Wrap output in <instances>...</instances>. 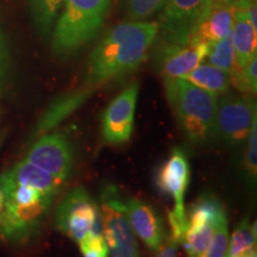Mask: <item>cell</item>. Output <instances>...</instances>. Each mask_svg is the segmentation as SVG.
I'll use <instances>...</instances> for the list:
<instances>
[{
  "label": "cell",
  "mask_w": 257,
  "mask_h": 257,
  "mask_svg": "<svg viewBox=\"0 0 257 257\" xmlns=\"http://www.w3.org/2000/svg\"><path fill=\"white\" fill-rule=\"evenodd\" d=\"M157 32V21H126L111 28L89 54L83 86L95 89L136 70L154 46Z\"/></svg>",
  "instance_id": "6da1fadb"
},
{
  "label": "cell",
  "mask_w": 257,
  "mask_h": 257,
  "mask_svg": "<svg viewBox=\"0 0 257 257\" xmlns=\"http://www.w3.org/2000/svg\"><path fill=\"white\" fill-rule=\"evenodd\" d=\"M113 0H64L51 31V49L68 59L98 36Z\"/></svg>",
  "instance_id": "7a4b0ae2"
},
{
  "label": "cell",
  "mask_w": 257,
  "mask_h": 257,
  "mask_svg": "<svg viewBox=\"0 0 257 257\" xmlns=\"http://www.w3.org/2000/svg\"><path fill=\"white\" fill-rule=\"evenodd\" d=\"M165 87L167 100L189 140H210L216 131L218 96L185 79H165Z\"/></svg>",
  "instance_id": "3957f363"
},
{
  "label": "cell",
  "mask_w": 257,
  "mask_h": 257,
  "mask_svg": "<svg viewBox=\"0 0 257 257\" xmlns=\"http://www.w3.org/2000/svg\"><path fill=\"white\" fill-rule=\"evenodd\" d=\"M99 208L108 257H137L138 248L128 221L126 204L121 200L119 192L114 186L110 185L102 188Z\"/></svg>",
  "instance_id": "277c9868"
},
{
  "label": "cell",
  "mask_w": 257,
  "mask_h": 257,
  "mask_svg": "<svg viewBox=\"0 0 257 257\" xmlns=\"http://www.w3.org/2000/svg\"><path fill=\"white\" fill-rule=\"evenodd\" d=\"M189 163L187 156L180 149L173 150L169 159L157 170L156 184L160 191L169 195L174 200V208L169 213L170 237L179 244L184 239L187 213L184 198L189 182Z\"/></svg>",
  "instance_id": "5b68a950"
},
{
  "label": "cell",
  "mask_w": 257,
  "mask_h": 257,
  "mask_svg": "<svg viewBox=\"0 0 257 257\" xmlns=\"http://www.w3.org/2000/svg\"><path fill=\"white\" fill-rule=\"evenodd\" d=\"M207 0H166L160 11L156 46L189 43L191 31Z\"/></svg>",
  "instance_id": "8992f818"
},
{
  "label": "cell",
  "mask_w": 257,
  "mask_h": 257,
  "mask_svg": "<svg viewBox=\"0 0 257 257\" xmlns=\"http://www.w3.org/2000/svg\"><path fill=\"white\" fill-rule=\"evenodd\" d=\"M226 213L223 204L213 195H204L187 213L182 244L188 257H204L220 216Z\"/></svg>",
  "instance_id": "52a82bcc"
},
{
  "label": "cell",
  "mask_w": 257,
  "mask_h": 257,
  "mask_svg": "<svg viewBox=\"0 0 257 257\" xmlns=\"http://www.w3.org/2000/svg\"><path fill=\"white\" fill-rule=\"evenodd\" d=\"M100 208L83 187L74 188L56 211V226L61 232L80 243L91 232Z\"/></svg>",
  "instance_id": "ba28073f"
},
{
  "label": "cell",
  "mask_w": 257,
  "mask_h": 257,
  "mask_svg": "<svg viewBox=\"0 0 257 257\" xmlns=\"http://www.w3.org/2000/svg\"><path fill=\"white\" fill-rule=\"evenodd\" d=\"M55 195H46L32 204L6 200L0 213V237L11 242H23L37 232Z\"/></svg>",
  "instance_id": "9c48e42d"
},
{
  "label": "cell",
  "mask_w": 257,
  "mask_h": 257,
  "mask_svg": "<svg viewBox=\"0 0 257 257\" xmlns=\"http://www.w3.org/2000/svg\"><path fill=\"white\" fill-rule=\"evenodd\" d=\"M256 119V100L252 95H226L217 102L216 128L231 144L245 141Z\"/></svg>",
  "instance_id": "30bf717a"
},
{
  "label": "cell",
  "mask_w": 257,
  "mask_h": 257,
  "mask_svg": "<svg viewBox=\"0 0 257 257\" xmlns=\"http://www.w3.org/2000/svg\"><path fill=\"white\" fill-rule=\"evenodd\" d=\"M138 91V83H131L106 107L101 118V135L106 143L123 144L130 140L134 130Z\"/></svg>",
  "instance_id": "8fae6325"
},
{
  "label": "cell",
  "mask_w": 257,
  "mask_h": 257,
  "mask_svg": "<svg viewBox=\"0 0 257 257\" xmlns=\"http://www.w3.org/2000/svg\"><path fill=\"white\" fill-rule=\"evenodd\" d=\"M25 160L66 182L73 163L72 144L61 133L46 135L34 143Z\"/></svg>",
  "instance_id": "7c38bea8"
},
{
  "label": "cell",
  "mask_w": 257,
  "mask_h": 257,
  "mask_svg": "<svg viewBox=\"0 0 257 257\" xmlns=\"http://www.w3.org/2000/svg\"><path fill=\"white\" fill-rule=\"evenodd\" d=\"M210 44L189 42L182 46H156L154 59L163 79H184L206 59Z\"/></svg>",
  "instance_id": "4fadbf2b"
},
{
  "label": "cell",
  "mask_w": 257,
  "mask_h": 257,
  "mask_svg": "<svg viewBox=\"0 0 257 257\" xmlns=\"http://www.w3.org/2000/svg\"><path fill=\"white\" fill-rule=\"evenodd\" d=\"M234 9L229 5L207 0L191 31V42L212 44L230 36Z\"/></svg>",
  "instance_id": "5bb4252c"
},
{
  "label": "cell",
  "mask_w": 257,
  "mask_h": 257,
  "mask_svg": "<svg viewBox=\"0 0 257 257\" xmlns=\"http://www.w3.org/2000/svg\"><path fill=\"white\" fill-rule=\"evenodd\" d=\"M126 211L134 233L143 240L148 248L157 251L166 239L163 221L157 212L150 205L136 198L127 200Z\"/></svg>",
  "instance_id": "9a60e30c"
},
{
  "label": "cell",
  "mask_w": 257,
  "mask_h": 257,
  "mask_svg": "<svg viewBox=\"0 0 257 257\" xmlns=\"http://www.w3.org/2000/svg\"><path fill=\"white\" fill-rule=\"evenodd\" d=\"M14 184L28 186L42 193L56 195L64 182L27 160L21 161L2 175Z\"/></svg>",
  "instance_id": "2e32d148"
},
{
  "label": "cell",
  "mask_w": 257,
  "mask_h": 257,
  "mask_svg": "<svg viewBox=\"0 0 257 257\" xmlns=\"http://www.w3.org/2000/svg\"><path fill=\"white\" fill-rule=\"evenodd\" d=\"M230 37L236 55L237 67L240 69L257 55V30L251 27L244 12L238 10H234Z\"/></svg>",
  "instance_id": "e0dca14e"
},
{
  "label": "cell",
  "mask_w": 257,
  "mask_h": 257,
  "mask_svg": "<svg viewBox=\"0 0 257 257\" xmlns=\"http://www.w3.org/2000/svg\"><path fill=\"white\" fill-rule=\"evenodd\" d=\"M93 91L94 89L83 86V87L75 89V91L64 93L60 98H57L50 106L49 110L47 111V113L44 114V117L42 118L38 130L43 133V131L53 127L54 124L59 123L64 117H67L69 113L80 107L91 96Z\"/></svg>",
  "instance_id": "ac0fdd59"
},
{
  "label": "cell",
  "mask_w": 257,
  "mask_h": 257,
  "mask_svg": "<svg viewBox=\"0 0 257 257\" xmlns=\"http://www.w3.org/2000/svg\"><path fill=\"white\" fill-rule=\"evenodd\" d=\"M184 79L217 96L226 93L231 86L230 74L208 63H200Z\"/></svg>",
  "instance_id": "d6986e66"
},
{
  "label": "cell",
  "mask_w": 257,
  "mask_h": 257,
  "mask_svg": "<svg viewBox=\"0 0 257 257\" xmlns=\"http://www.w3.org/2000/svg\"><path fill=\"white\" fill-rule=\"evenodd\" d=\"M64 0H28L31 22L41 36H49Z\"/></svg>",
  "instance_id": "ffe728a7"
},
{
  "label": "cell",
  "mask_w": 257,
  "mask_h": 257,
  "mask_svg": "<svg viewBox=\"0 0 257 257\" xmlns=\"http://www.w3.org/2000/svg\"><path fill=\"white\" fill-rule=\"evenodd\" d=\"M205 60L207 61L208 64L217 67V68L221 70H225L230 75H232L238 69L230 36L210 44L208 53Z\"/></svg>",
  "instance_id": "44dd1931"
},
{
  "label": "cell",
  "mask_w": 257,
  "mask_h": 257,
  "mask_svg": "<svg viewBox=\"0 0 257 257\" xmlns=\"http://www.w3.org/2000/svg\"><path fill=\"white\" fill-rule=\"evenodd\" d=\"M256 248V227L250 223L248 218L240 221L237 229L234 230L229 243V257H233L245 250Z\"/></svg>",
  "instance_id": "7402d4cb"
},
{
  "label": "cell",
  "mask_w": 257,
  "mask_h": 257,
  "mask_svg": "<svg viewBox=\"0 0 257 257\" xmlns=\"http://www.w3.org/2000/svg\"><path fill=\"white\" fill-rule=\"evenodd\" d=\"M128 21H148L162 10L166 0H120Z\"/></svg>",
  "instance_id": "603a6c76"
},
{
  "label": "cell",
  "mask_w": 257,
  "mask_h": 257,
  "mask_svg": "<svg viewBox=\"0 0 257 257\" xmlns=\"http://www.w3.org/2000/svg\"><path fill=\"white\" fill-rule=\"evenodd\" d=\"M231 85L249 95L257 91V55L253 56L243 68L237 69L231 75Z\"/></svg>",
  "instance_id": "cb8c5ba5"
},
{
  "label": "cell",
  "mask_w": 257,
  "mask_h": 257,
  "mask_svg": "<svg viewBox=\"0 0 257 257\" xmlns=\"http://www.w3.org/2000/svg\"><path fill=\"white\" fill-rule=\"evenodd\" d=\"M229 248V227L226 213L219 217L214 227L213 236L204 257H224Z\"/></svg>",
  "instance_id": "d4e9b609"
},
{
  "label": "cell",
  "mask_w": 257,
  "mask_h": 257,
  "mask_svg": "<svg viewBox=\"0 0 257 257\" xmlns=\"http://www.w3.org/2000/svg\"><path fill=\"white\" fill-rule=\"evenodd\" d=\"M79 245L83 257H108V249L104 236L88 233Z\"/></svg>",
  "instance_id": "484cf974"
},
{
  "label": "cell",
  "mask_w": 257,
  "mask_h": 257,
  "mask_svg": "<svg viewBox=\"0 0 257 257\" xmlns=\"http://www.w3.org/2000/svg\"><path fill=\"white\" fill-rule=\"evenodd\" d=\"M246 140H248V146L244 156V167L248 174L255 180L257 173V123L252 125Z\"/></svg>",
  "instance_id": "4316f807"
},
{
  "label": "cell",
  "mask_w": 257,
  "mask_h": 257,
  "mask_svg": "<svg viewBox=\"0 0 257 257\" xmlns=\"http://www.w3.org/2000/svg\"><path fill=\"white\" fill-rule=\"evenodd\" d=\"M10 68V56L8 46H6V41L3 34L2 29H0V83L5 81L6 76H8Z\"/></svg>",
  "instance_id": "83f0119b"
},
{
  "label": "cell",
  "mask_w": 257,
  "mask_h": 257,
  "mask_svg": "<svg viewBox=\"0 0 257 257\" xmlns=\"http://www.w3.org/2000/svg\"><path fill=\"white\" fill-rule=\"evenodd\" d=\"M178 245L179 243L169 236V238L167 240L165 239L162 245L157 249V253L155 257H176V253H178Z\"/></svg>",
  "instance_id": "f1b7e54d"
},
{
  "label": "cell",
  "mask_w": 257,
  "mask_h": 257,
  "mask_svg": "<svg viewBox=\"0 0 257 257\" xmlns=\"http://www.w3.org/2000/svg\"><path fill=\"white\" fill-rule=\"evenodd\" d=\"M233 257H257L256 256V248L245 250V251L240 252V253H238V255H236Z\"/></svg>",
  "instance_id": "f546056e"
},
{
  "label": "cell",
  "mask_w": 257,
  "mask_h": 257,
  "mask_svg": "<svg viewBox=\"0 0 257 257\" xmlns=\"http://www.w3.org/2000/svg\"><path fill=\"white\" fill-rule=\"evenodd\" d=\"M4 202H5V195H4V191H3L2 186H0V213H2L3 207H4Z\"/></svg>",
  "instance_id": "4dcf8cb0"
},
{
  "label": "cell",
  "mask_w": 257,
  "mask_h": 257,
  "mask_svg": "<svg viewBox=\"0 0 257 257\" xmlns=\"http://www.w3.org/2000/svg\"><path fill=\"white\" fill-rule=\"evenodd\" d=\"M224 257H229V255H225V256H224Z\"/></svg>",
  "instance_id": "1f68e13d"
}]
</instances>
